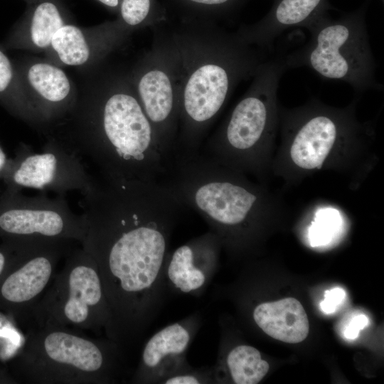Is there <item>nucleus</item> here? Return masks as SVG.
<instances>
[{
  "mask_svg": "<svg viewBox=\"0 0 384 384\" xmlns=\"http://www.w3.org/2000/svg\"><path fill=\"white\" fill-rule=\"evenodd\" d=\"M11 179L18 189L53 192L63 197L72 191L84 194L95 182L81 159L51 136L46 137L41 151L27 145L21 147Z\"/></svg>",
  "mask_w": 384,
  "mask_h": 384,
  "instance_id": "nucleus-12",
  "label": "nucleus"
},
{
  "mask_svg": "<svg viewBox=\"0 0 384 384\" xmlns=\"http://www.w3.org/2000/svg\"><path fill=\"white\" fill-rule=\"evenodd\" d=\"M122 349L109 338L57 326L33 327L23 345L24 373L35 384H107L116 381Z\"/></svg>",
  "mask_w": 384,
  "mask_h": 384,
  "instance_id": "nucleus-7",
  "label": "nucleus"
},
{
  "mask_svg": "<svg viewBox=\"0 0 384 384\" xmlns=\"http://www.w3.org/2000/svg\"><path fill=\"white\" fill-rule=\"evenodd\" d=\"M368 324V319L364 314H359L354 316L348 323L344 331V336L348 339H355L359 332Z\"/></svg>",
  "mask_w": 384,
  "mask_h": 384,
  "instance_id": "nucleus-28",
  "label": "nucleus"
},
{
  "mask_svg": "<svg viewBox=\"0 0 384 384\" xmlns=\"http://www.w3.org/2000/svg\"><path fill=\"white\" fill-rule=\"evenodd\" d=\"M221 247L218 238L209 230L169 251L164 270L167 289L202 294L215 275Z\"/></svg>",
  "mask_w": 384,
  "mask_h": 384,
  "instance_id": "nucleus-17",
  "label": "nucleus"
},
{
  "mask_svg": "<svg viewBox=\"0 0 384 384\" xmlns=\"http://www.w3.org/2000/svg\"><path fill=\"white\" fill-rule=\"evenodd\" d=\"M153 28L151 47L128 72L168 165L178 130L180 63L171 29Z\"/></svg>",
  "mask_w": 384,
  "mask_h": 384,
  "instance_id": "nucleus-10",
  "label": "nucleus"
},
{
  "mask_svg": "<svg viewBox=\"0 0 384 384\" xmlns=\"http://www.w3.org/2000/svg\"><path fill=\"white\" fill-rule=\"evenodd\" d=\"M214 383L213 368H195L189 364L169 375L161 383L200 384Z\"/></svg>",
  "mask_w": 384,
  "mask_h": 384,
  "instance_id": "nucleus-26",
  "label": "nucleus"
},
{
  "mask_svg": "<svg viewBox=\"0 0 384 384\" xmlns=\"http://www.w3.org/2000/svg\"><path fill=\"white\" fill-rule=\"evenodd\" d=\"M48 136L86 158L104 181H161L167 164L129 72L102 73Z\"/></svg>",
  "mask_w": 384,
  "mask_h": 384,
  "instance_id": "nucleus-2",
  "label": "nucleus"
},
{
  "mask_svg": "<svg viewBox=\"0 0 384 384\" xmlns=\"http://www.w3.org/2000/svg\"><path fill=\"white\" fill-rule=\"evenodd\" d=\"M161 182L183 207L202 216L222 247L232 250L251 247L261 231L289 210L267 183L199 153L171 159Z\"/></svg>",
  "mask_w": 384,
  "mask_h": 384,
  "instance_id": "nucleus-5",
  "label": "nucleus"
},
{
  "mask_svg": "<svg viewBox=\"0 0 384 384\" xmlns=\"http://www.w3.org/2000/svg\"><path fill=\"white\" fill-rule=\"evenodd\" d=\"M0 230L17 241L83 240L85 221L69 207L63 196L45 193L13 196L0 208Z\"/></svg>",
  "mask_w": 384,
  "mask_h": 384,
  "instance_id": "nucleus-11",
  "label": "nucleus"
},
{
  "mask_svg": "<svg viewBox=\"0 0 384 384\" xmlns=\"http://www.w3.org/2000/svg\"><path fill=\"white\" fill-rule=\"evenodd\" d=\"M0 104L31 127L44 132L11 60L0 47Z\"/></svg>",
  "mask_w": 384,
  "mask_h": 384,
  "instance_id": "nucleus-21",
  "label": "nucleus"
},
{
  "mask_svg": "<svg viewBox=\"0 0 384 384\" xmlns=\"http://www.w3.org/2000/svg\"><path fill=\"white\" fill-rule=\"evenodd\" d=\"M345 296V291L339 287L326 290L324 299L320 303V308L325 314H332L343 302Z\"/></svg>",
  "mask_w": 384,
  "mask_h": 384,
  "instance_id": "nucleus-27",
  "label": "nucleus"
},
{
  "mask_svg": "<svg viewBox=\"0 0 384 384\" xmlns=\"http://www.w3.org/2000/svg\"><path fill=\"white\" fill-rule=\"evenodd\" d=\"M105 6L112 9H119L122 0H97Z\"/></svg>",
  "mask_w": 384,
  "mask_h": 384,
  "instance_id": "nucleus-29",
  "label": "nucleus"
},
{
  "mask_svg": "<svg viewBox=\"0 0 384 384\" xmlns=\"http://www.w3.org/2000/svg\"><path fill=\"white\" fill-rule=\"evenodd\" d=\"M366 0L356 10L333 18L329 12L308 27L310 38L284 55L287 69L306 67L323 79L349 84L359 96L383 87L375 78L376 63L366 26Z\"/></svg>",
  "mask_w": 384,
  "mask_h": 384,
  "instance_id": "nucleus-8",
  "label": "nucleus"
},
{
  "mask_svg": "<svg viewBox=\"0 0 384 384\" xmlns=\"http://www.w3.org/2000/svg\"><path fill=\"white\" fill-rule=\"evenodd\" d=\"M83 195L80 242L95 260L111 320L106 338L136 343L164 306L165 263L183 206L161 181H95Z\"/></svg>",
  "mask_w": 384,
  "mask_h": 384,
  "instance_id": "nucleus-1",
  "label": "nucleus"
},
{
  "mask_svg": "<svg viewBox=\"0 0 384 384\" xmlns=\"http://www.w3.org/2000/svg\"><path fill=\"white\" fill-rule=\"evenodd\" d=\"M334 8L328 0H272L269 12L260 21L242 25L235 31L250 45L272 51L275 39L291 28H306Z\"/></svg>",
  "mask_w": 384,
  "mask_h": 384,
  "instance_id": "nucleus-18",
  "label": "nucleus"
},
{
  "mask_svg": "<svg viewBox=\"0 0 384 384\" xmlns=\"http://www.w3.org/2000/svg\"><path fill=\"white\" fill-rule=\"evenodd\" d=\"M170 29L180 63L178 130L172 159L190 158L199 153L235 87L252 78L269 52L216 23L181 21Z\"/></svg>",
  "mask_w": 384,
  "mask_h": 384,
  "instance_id": "nucleus-3",
  "label": "nucleus"
},
{
  "mask_svg": "<svg viewBox=\"0 0 384 384\" xmlns=\"http://www.w3.org/2000/svg\"><path fill=\"white\" fill-rule=\"evenodd\" d=\"M6 262V256L1 251H0V277L4 272Z\"/></svg>",
  "mask_w": 384,
  "mask_h": 384,
  "instance_id": "nucleus-31",
  "label": "nucleus"
},
{
  "mask_svg": "<svg viewBox=\"0 0 384 384\" xmlns=\"http://www.w3.org/2000/svg\"><path fill=\"white\" fill-rule=\"evenodd\" d=\"M28 315L33 327L57 326L105 334L110 308L95 260L82 247L70 251Z\"/></svg>",
  "mask_w": 384,
  "mask_h": 384,
  "instance_id": "nucleus-9",
  "label": "nucleus"
},
{
  "mask_svg": "<svg viewBox=\"0 0 384 384\" xmlns=\"http://www.w3.org/2000/svg\"><path fill=\"white\" fill-rule=\"evenodd\" d=\"M224 365L231 380L236 384H257L267 373L269 363L253 346L238 345L229 351Z\"/></svg>",
  "mask_w": 384,
  "mask_h": 384,
  "instance_id": "nucleus-22",
  "label": "nucleus"
},
{
  "mask_svg": "<svg viewBox=\"0 0 384 384\" xmlns=\"http://www.w3.org/2000/svg\"><path fill=\"white\" fill-rule=\"evenodd\" d=\"M133 32L117 20L91 28L67 23L54 34L46 59L58 66H84L99 63L120 47Z\"/></svg>",
  "mask_w": 384,
  "mask_h": 384,
  "instance_id": "nucleus-15",
  "label": "nucleus"
},
{
  "mask_svg": "<svg viewBox=\"0 0 384 384\" xmlns=\"http://www.w3.org/2000/svg\"><path fill=\"white\" fill-rule=\"evenodd\" d=\"M6 166H7V158L3 149L0 146V175L1 174V173L4 172Z\"/></svg>",
  "mask_w": 384,
  "mask_h": 384,
  "instance_id": "nucleus-30",
  "label": "nucleus"
},
{
  "mask_svg": "<svg viewBox=\"0 0 384 384\" xmlns=\"http://www.w3.org/2000/svg\"><path fill=\"white\" fill-rule=\"evenodd\" d=\"M181 21L216 23L231 20L248 0H172Z\"/></svg>",
  "mask_w": 384,
  "mask_h": 384,
  "instance_id": "nucleus-23",
  "label": "nucleus"
},
{
  "mask_svg": "<svg viewBox=\"0 0 384 384\" xmlns=\"http://www.w3.org/2000/svg\"><path fill=\"white\" fill-rule=\"evenodd\" d=\"M118 21L134 32L146 27H154L164 22L166 15L156 0H122Z\"/></svg>",
  "mask_w": 384,
  "mask_h": 384,
  "instance_id": "nucleus-24",
  "label": "nucleus"
},
{
  "mask_svg": "<svg viewBox=\"0 0 384 384\" xmlns=\"http://www.w3.org/2000/svg\"><path fill=\"white\" fill-rule=\"evenodd\" d=\"M201 316L194 313L167 325L145 343L132 378L134 383H161L186 365L187 351L201 326Z\"/></svg>",
  "mask_w": 384,
  "mask_h": 384,
  "instance_id": "nucleus-16",
  "label": "nucleus"
},
{
  "mask_svg": "<svg viewBox=\"0 0 384 384\" xmlns=\"http://www.w3.org/2000/svg\"><path fill=\"white\" fill-rule=\"evenodd\" d=\"M252 319L266 334L283 342L299 343L309 334L306 313L302 304L292 297L255 306Z\"/></svg>",
  "mask_w": 384,
  "mask_h": 384,
  "instance_id": "nucleus-20",
  "label": "nucleus"
},
{
  "mask_svg": "<svg viewBox=\"0 0 384 384\" xmlns=\"http://www.w3.org/2000/svg\"><path fill=\"white\" fill-rule=\"evenodd\" d=\"M359 96L343 107L312 97L304 105L279 106L280 143L274 153L272 176L287 187L319 171H334L358 189L376 164L373 151L375 122L356 116Z\"/></svg>",
  "mask_w": 384,
  "mask_h": 384,
  "instance_id": "nucleus-4",
  "label": "nucleus"
},
{
  "mask_svg": "<svg viewBox=\"0 0 384 384\" xmlns=\"http://www.w3.org/2000/svg\"><path fill=\"white\" fill-rule=\"evenodd\" d=\"M284 55L268 58L258 67L243 96L206 137L200 154L267 183L279 127L277 90L287 70Z\"/></svg>",
  "mask_w": 384,
  "mask_h": 384,
  "instance_id": "nucleus-6",
  "label": "nucleus"
},
{
  "mask_svg": "<svg viewBox=\"0 0 384 384\" xmlns=\"http://www.w3.org/2000/svg\"><path fill=\"white\" fill-rule=\"evenodd\" d=\"M14 62L46 136L73 110L78 99L77 90L60 67L47 60L24 58Z\"/></svg>",
  "mask_w": 384,
  "mask_h": 384,
  "instance_id": "nucleus-14",
  "label": "nucleus"
},
{
  "mask_svg": "<svg viewBox=\"0 0 384 384\" xmlns=\"http://www.w3.org/2000/svg\"><path fill=\"white\" fill-rule=\"evenodd\" d=\"M330 213L331 210H327L326 213L321 210L309 227V240L312 247L325 245L336 235L341 222L334 210L331 215Z\"/></svg>",
  "mask_w": 384,
  "mask_h": 384,
  "instance_id": "nucleus-25",
  "label": "nucleus"
},
{
  "mask_svg": "<svg viewBox=\"0 0 384 384\" xmlns=\"http://www.w3.org/2000/svg\"><path fill=\"white\" fill-rule=\"evenodd\" d=\"M72 241H18V265L0 288L1 298L29 314L52 282L58 262L70 252Z\"/></svg>",
  "mask_w": 384,
  "mask_h": 384,
  "instance_id": "nucleus-13",
  "label": "nucleus"
},
{
  "mask_svg": "<svg viewBox=\"0 0 384 384\" xmlns=\"http://www.w3.org/2000/svg\"><path fill=\"white\" fill-rule=\"evenodd\" d=\"M59 7L53 1L38 4L23 20L16 23L0 43L4 50L45 52L55 32L67 24Z\"/></svg>",
  "mask_w": 384,
  "mask_h": 384,
  "instance_id": "nucleus-19",
  "label": "nucleus"
}]
</instances>
